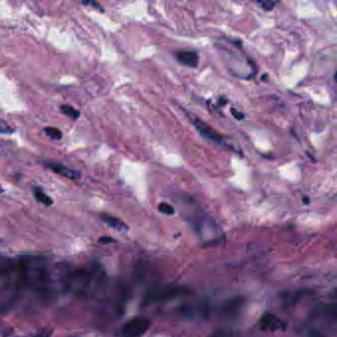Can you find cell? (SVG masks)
Instances as JSON below:
<instances>
[{"label":"cell","instance_id":"4","mask_svg":"<svg viewBox=\"0 0 337 337\" xmlns=\"http://www.w3.org/2000/svg\"><path fill=\"white\" fill-rule=\"evenodd\" d=\"M188 294V290L182 288H164L152 292L146 298V302H162Z\"/></svg>","mask_w":337,"mask_h":337},{"label":"cell","instance_id":"1","mask_svg":"<svg viewBox=\"0 0 337 337\" xmlns=\"http://www.w3.org/2000/svg\"><path fill=\"white\" fill-rule=\"evenodd\" d=\"M335 310L329 307L319 308L313 311L305 324V333L309 337H322L328 330L331 324L335 323Z\"/></svg>","mask_w":337,"mask_h":337},{"label":"cell","instance_id":"3","mask_svg":"<svg viewBox=\"0 0 337 337\" xmlns=\"http://www.w3.org/2000/svg\"><path fill=\"white\" fill-rule=\"evenodd\" d=\"M187 116L189 118V120L191 121V123L194 125L195 128L201 134L202 137L206 138V139L212 141V142H215V143L220 144L221 146L231 147L230 144L227 143V140L219 133H217L216 130H214L211 126L207 125L205 122L201 121L197 116H195L193 114H190V113H187Z\"/></svg>","mask_w":337,"mask_h":337},{"label":"cell","instance_id":"18","mask_svg":"<svg viewBox=\"0 0 337 337\" xmlns=\"http://www.w3.org/2000/svg\"><path fill=\"white\" fill-rule=\"evenodd\" d=\"M227 104V99L224 97H220L219 98V105L220 106H224Z\"/></svg>","mask_w":337,"mask_h":337},{"label":"cell","instance_id":"19","mask_svg":"<svg viewBox=\"0 0 337 337\" xmlns=\"http://www.w3.org/2000/svg\"><path fill=\"white\" fill-rule=\"evenodd\" d=\"M303 201H304V203H305V204H307V205H308V204H310V200H309V198H308V197H304V198H303Z\"/></svg>","mask_w":337,"mask_h":337},{"label":"cell","instance_id":"7","mask_svg":"<svg viewBox=\"0 0 337 337\" xmlns=\"http://www.w3.org/2000/svg\"><path fill=\"white\" fill-rule=\"evenodd\" d=\"M176 60L188 67H197L199 64V55L192 51H179L175 53Z\"/></svg>","mask_w":337,"mask_h":337},{"label":"cell","instance_id":"11","mask_svg":"<svg viewBox=\"0 0 337 337\" xmlns=\"http://www.w3.org/2000/svg\"><path fill=\"white\" fill-rule=\"evenodd\" d=\"M44 132L46 133V135L52 139L53 141H60L63 138V133L62 130L58 128H53V127H47L44 129Z\"/></svg>","mask_w":337,"mask_h":337},{"label":"cell","instance_id":"9","mask_svg":"<svg viewBox=\"0 0 337 337\" xmlns=\"http://www.w3.org/2000/svg\"><path fill=\"white\" fill-rule=\"evenodd\" d=\"M33 193H34V196H35V198H36V200H37L38 202L42 203L43 205H45V206H47V207L52 206V203H53L52 198H51L50 196H48V195L46 194V193L43 191L42 188H40V187L34 188Z\"/></svg>","mask_w":337,"mask_h":337},{"label":"cell","instance_id":"2","mask_svg":"<svg viewBox=\"0 0 337 337\" xmlns=\"http://www.w3.org/2000/svg\"><path fill=\"white\" fill-rule=\"evenodd\" d=\"M149 326V320L142 316L134 317L122 326L119 337H143Z\"/></svg>","mask_w":337,"mask_h":337},{"label":"cell","instance_id":"10","mask_svg":"<svg viewBox=\"0 0 337 337\" xmlns=\"http://www.w3.org/2000/svg\"><path fill=\"white\" fill-rule=\"evenodd\" d=\"M61 112L65 116H67L70 119H73V120H77L80 116L79 111H78L76 108H73L70 105H62L61 106Z\"/></svg>","mask_w":337,"mask_h":337},{"label":"cell","instance_id":"16","mask_svg":"<svg viewBox=\"0 0 337 337\" xmlns=\"http://www.w3.org/2000/svg\"><path fill=\"white\" fill-rule=\"evenodd\" d=\"M231 112H232V114H233V116H234L236 120H238V121H241V120H245V115L242 114V113H240V112H238L236 109H234V108H232L231 109Z\"/></svg>","mask_w":337,"mask_h":337},{"label":"cell","instance_id":"8","mask_svg":"<svg viewBox=\"0 0 337 337\" xmlns=\"http://www.w3.org/2000/svg\"><path fill=\"white\" fill-rule=\"evenodd\" d=\"M100 219L106 224H108L110 228H112L116 231H119V232H125V231L128 230V227L124 221L119 220V219L113 217V216H110V215H107V214H101Z\"/></svg>","mask_w":337,"mask_h":337},{"label":"cell","instance_id":"6","mask_svg":"<svg viewBox=\"0 0 337 337\" xmlns=\"http://www.w3.org/2000/svg\"><path fill=\"white\" fill-rule=\"evenodd\" d=\"M260 327L262 330L276 331L285 328V324L271 313H266L260 320Z\"/></svg>","mask_w":337,"mask_h":337},{"label":"cell","instance_id":"5","mask_svg":"<svg viewBox=\"0 0 337 337\" xmlns=\"http://www.w3.org/2000/svg\"><path fill=\"white\" fill-rule=\"evenodd\" d=\"M45 165L48 168L51 169L52 172H54V173H57L61 176H64L67 179L77 180V179H79L81 177V173L78 170L69 168V167L65 166L62 163H59V162H45Z\"/></svg>","mask_w":337,"mask_h":337},{"label":"cell","instance_id":"12","mask_svg":"<svg viewBox=\"0 0 337 337\" xmlns=\"http://www.w3.org/2000/svg\"><path fill=\"white\" fill-rule=\"evenodd\" d=\"M158 211L161 214H164V215H167V216H172L175 213L174 208L172 207L171 205L167 204V203H161V204H159Z\"/></svg>","mask_w":337,"mask_h":337},{"label":"cell","instance_id":"15","mask_svg":"<svg viewBox=\"0 0 337 337\" xmlns=\"http://www.w3.org/2000/svg\"><path fill=\"white\" fill-rule=\"evenodd\" d=\"M82 4H83V5H86V6H93L94 8H96V9L102 11V12L104 11V9H102V7H101L97 2H95V1H84V2H82Z\"/></svg>","mask_w":337,"mask_h":337},{"label":"cell","instance_id":"13","mask_svg":"<svg viewBox=\"0 0 337 337\" xmlns=\"http://www.w3.org/2000/svg\"><path fill=\"white\" fill-rule=\"evenodd\" d=\"M14 130L3 120L0 118V134H5V135H11L13 134Z\"/></svg>","mask_w":337,"mask_h":337},{"label":"cell","instance_id":"14","mask_svg":"<svg viewBox=\"0 0 337 337\" xmlns=\"http://www.w3.org/2000/svg\"><path fill=\"white\" fill-rule=\"evenodd\" d=\"M260 5L262 6V8L266 11H271L273 8L275 7V5L277 4V2H273V1H258Z\"/></svg>","mask_w":337,"mask_h":337},{"label":"cell","instance_id":"17","mask_svg":"<svg viewBox=\"0 0 337 337\" xmlns=\"http://www.w3.org/2000/svg\"><path fill=\"white\" fill-rule=\"evenodd\" d=\"M99 242H100V244H104V245H106V244H112V242H116V240H115L114 238H112V237H108V236H102V237H100V238H99Z\"/></svg>","mask_w":337,"mask_h":337},{"label":"cell","instance_id":"20","mask_svg":"<svg viewBox=\"0 0 337 337\" xmlns=\"http://www.w3.org/2000/svg\"><path fill=\"white\" fill-rule=\"evenodd\" d=\"M4 190H3V188H2V186L0 185V193H2Z\"/></svg>","mask_w":337,"mask_h":337}]
</instances>
